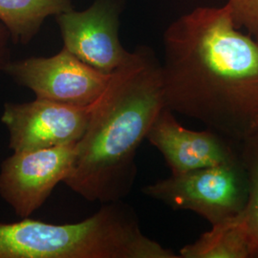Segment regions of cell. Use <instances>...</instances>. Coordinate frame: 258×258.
<instances>
[{
    "mask_svg": "<svg viewBox=\"0 0 258 258\" xmlns=\"http://www.w3.org/2000/svg\"><path fill=\"white\" fill-rule=\"evenodd\" d=\"M255 39H256V40H257V41H258V38H255Z\"/></svg>",
    "mask_w": 258,
    "mask_h": 258,
    "instance_id": "obj_15",
    "label": "cell"
},
{
    "mask_svg": "<svg viewBox=\"0 0 258 258\" xmlns=\"http://www.w3.org/2000/svg\"><path fill=\"white\" fill-rule=\"evenodd\" d=\"M146 140L161 152L172 175L240 160L239 143L212 129L185 128L166 106L158 114Z\"/></svg>",
    "mask_w": 258,
    "mask_h": 258,
    "instance_id": "obj_9",
    "label": "cell"
},
{
    "mask_svg": "<svg viewBox=\"0 0 258 258\" xmlns=\"http://www.w3.org/2000/svg\"><path fill=\"white\" fill-rule=\"evenodd\" d=\"M11 35L8 29L0 22V72H4L11 61L9 43Z\"/></svg>",
    "mask_w": 258,
    "mask_h": 258,
    "instance_id": "obj_14",
    "label": "cell"
},
{
    "mask_svg": "<svg viewBox=\"0 0 258 258\" xmlns=\"http://www.w3.org/2000/svg\"><path fill=\"white\" fill-rule=\"evenodd\" d=\"M257 127H258V124H257Z\"/></svg>",
    "mask_w": 258,
    "mask_h": 258,
    "instance_id": "obj_16",
    "label": "cell"
},
{
    "mask_svg": "<svg viewBox=\"0 0 258 258\" xmlns=\"http://www.w3.org/2000/svg\"><path fill=\"white\" fill-rule=\"evenodd\" d=\"M65 49L84 63L110 75L131 52L119 38L118 9L110 0H97L83 12L73 9L56 16Z\"/></svg>",
    "mask_w": 258,
    "mask_h": 258,
    "instance_id": "obj_8",
    "label": "cell"
},
{
    "mask_svg": "<svg viewBox=\"0 0 258 258\" xmlns=\"http://www.w3.org/2000/svg\"><path fill=\"white\" fill-rule=\"evenodd\" d=\"M143 194L175 211L194 212L215 225L243 211L248 176L241 160L169 176L143 188Z\"/></svg>",
    "mask_w": 258,
    "mask_h": 258,
    "instance_id": "obj_4",
    "label": "cell"
},
{
    "mask_svg": "<svg viewBox=\"0 0 258 258\" xmlns=\"http://www.w3.org/2000/svg\"><path fill=\"white\" fill-rule=\"evenodd\" d=\"M77 144L13 152L0 166V197L20 218L30 217L70 174Z\"/></svg>",
    "mask_w": 258,
    "mask_h": 258,
    "instance_id": "obj_6",
    "label": "cell"
},
{
    "mask_svg": "<svg viewBox=\"0 0 258 258\" xmlns=\"http://www.w3.org/2000/svg\"><path fill=\"white\" fill-rule=\"evenodd\" d=\"M70 9L71 0H0V22L13 42L27 44L46 18Z\"/></svg>",
    "mask_w": 258,
    "mask_h": 258,
    "instance_id": "obj_11",
    "label": "cell"
},
{
    "mask_svg": "<svg viewBox=\"0 0 258 258\" xmlns=\"http://www.w3.org/2000/svg\"><path fill=\"white\" fill-rule=\"evenodd\" d=\"M0 258L180 257L145 235L134 210L120 200L78 223H0Z\"/></svg>",
    "mask_w": 258,
    "mask_h": 258,
    "instance_id": "obj_3",
    "label": "cell"
},
{
    "mask_svg": "<svg viewBox=\"0 0 258 258\" xmlns=\"http://www.w3.org/2000/svg\"><path fill=\"white\" fill-rule=\"evenodd\" d=\"M4 72L35 93L37 99L76 106L96 102L111 77L84 63L64 47L50 57L11 60Z\"/></svg>",
    "mask_w": 258,
    "mask_h": 258,
    "instance_id": "obj_5",
    "label": "cell"
},
{
    "mask_svg": "<svg viewBox=\"0 0 258 258\" xmlns=\"http://www.w3.org/2000/svg\"><path fill=\"white\" fill-rule=\"evenodd\" d=\"M241 160L248 176V198L242 211L249 240L250 258H258V127L239 143Z\"/></svg>",
    "mask_w": 258,
    "mask_h": 258,
    "instance_id": "obj_12",
    "label": "cell"
},
{
    "mask_svg": "<svg viewBox=\"0 0 258 258\" xmlns=\"http://www.w3.org/2000/svg\"><path fill=\"white\" fill-rule=\"evenodd\" d=\"M165 106L240 143L258 124V41L231 10L197 7L164 35Z\"/></svg>",
    "mask_w": 258,
    "mask_h": 258,
    "instance_id": "obj_1",
    "label": "cell"
},
{
    "mask_svg": "<svg viewBox=\"0 0 258 258\" xmlns=\"http://www.w3.org/2000/svg\"><path fill=\"white\" fill-rule=\"evenodd\" d=\"M91 105L76 106L37 99L6 102L1 121L8 130L13 152L78 144L85 132Z\"/></svg>",
    "mask_w": 258,
    "mask_h": 258,
    "instance_id": "obj_7",
    "label": "cell"
},
{
    "mask_svg": "<svg viewBox=\"0 0 258 258\" xmlns=\"http://www.w3.org/2000/svg\"><path fill=\"white\" fill-rule=\"evenodd\" d=\"M235 26L258 38V0H227Z\"/></svg>",
    "mask_w": 258,
    "mask_h": 258,
    "instance_id": "obj_13",
    "label": "cell"
},
{
    "mask_svg": "<svg viewBox=\"0 0 258 258\" xmlns=\"http://www.w3.org/2000/svg\"><path fill=\"white\" fill-rule=\"evenodd\" d=\"M164 107L161 63L150 48L138 47L93 103L63 183L88 202L122 200L136 178L139 147Z\"/></svg>",
    "mask_w": 258,
    "mask_h": 258,
    "instance_id": "obj_2",
    "label": "cell"
},
{
    "mask_svg": "<svg viewBox=\"0 0 258 258\" xmlns=\"http://www.w3.org/2000/svg\"><path fill=\"white\" fill-rule=\"evenodd\" d=\"M180 258H250L249 240L242 212L212 225L194 243L179 251Z\"/></svg>",
    "mask_w": 258,
    "mask_h": 258,
    "instance_id": "obj_10",
    "label": "cell"
}]
</instances>
